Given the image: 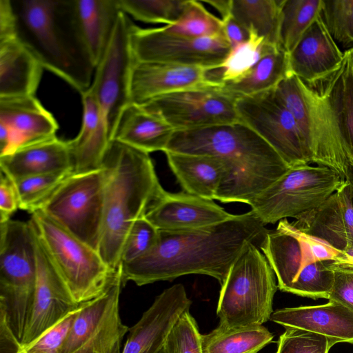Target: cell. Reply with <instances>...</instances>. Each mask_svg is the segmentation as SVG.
<instances>
[{"label":"cell","instance_id":"6da1fadb","mask_svg":"<svg viewBox=\"0 0 353 353\" xmlns=\"http://www.w3.org/2000/svg\"><path fill=\"white\" fill-rule=\"evenodd\" d=\"M265 225L250 210L204 228L159 230L152 249L121 264L123 284L131 281L141 286L195 274L212 276L221 286L245 247L250 243L260 245L268 231Z\"/></svg>","mask_w":353,"mask_h":353},{"label":"cell","instance_id":"7a4b0ae2","mask_svg":"<svg viewBox=\"0 0 353 353\" xmlns=\"http://www.w3.org/2000/svg\"><path fill=\"white\" fill-rule=\"evenodd\" d=\"M166 151L223 160L228 175L216 199L223 203L249 204L290 168L268 142L241 121L174 131Z\"/></svg>","mask_w":353,"mask_h":353},{"label":"cell","instance_id":"3957f363","mask_svg":"<svg viewBox=\"0 0 353 353\" xmlns=\"http://www.w3.org/2000/svg\"><path fill=\"white\" fill-rule=\"evenodd\" d=\"M102 168L105 173L103 223L98 252L113 272L137 220L144 217L165 190L148 153L112 139Z\"/></svg>","mask_w":353,"mask_h":353},{"label":"cell","instance_id":"277c9868","mask_svg":"<svg viewBox=\"0 0 353 353\" xmlns=\"http://www.w3.org/2000/svg\"><path fill=\"white\" fill-rule=\"evenodd\" d=\"M19 39L43 68L80 94L91 85L95 65L76 20L73 0H11Z\"/></svg>","mask_w":353,"mask_h":353},{"label":"cell","instance_id":"5b68a950","mask_svg":"<svg viewBox=\"0 0 353 353\" xmlns=\"http://www.w3.org/2000/svg\"><path fill=\"white\" fill-rule=\"evenodd\" d=\"M37 237L78 305L104 294L122 274L105 263L97 251L67 232L41 210L29 220Z\"/></svg>","mask_w":353,"mask_h":353},{"label":"cell","instance_id":"8992f818","mask_svg":"<svg viewBox=\"0 0 353 353\" xmlns=\"http://www.w3.org/2000/svg\"><path fill=\"white\" fill-rule=\"evenodd\" d=\"M278 288L275 274L256 244H248L221 285L216 307L218 327L233 329L263 325L272 314Z\"/></svg>","mask_w":353,"mask_h":353},{"label":"cell","instance_id":"52a82bcc","mask_svg":"<svg viewBox=\"0 0 353 353\" xmlns=\"http://www.w3.org/2000/svg\"><path fill=\"white\" fill-rule=\"evenodd\" d=\"M37 273L36 235L30 222L0 223V305L20 342L34 299Z\"/></svg>","mask_w":353,"mask_h":353},{"label":"cell","instance_id":"ba28073f","mask_svg":"<svg viewBox=\"0 0 353 353\" xmlns=\"http://www.w3.org/2000/svg\"><path fill=\"white\" fill-rule=\"evenodd\" d=\"M272 267L280 290L313 299L330 296L335 261H315L301 232L287 219L268 230L259 245Z\"/></svg>","mask_w":353,"mask_h":353},{"label":"cell","instance_id":"9c48e42d","mask_svg":"<svg viewBox=\"0 0 353 353\" xmlns=\"http://www.w3.org/2000/svg\"><path fill=\"white\" fill-rule=\"evenodd\" d=\"M344 181L337 171L327 166H295L248 205L264 225L288 217L296 219L321 205Z\"/></svg>","mask_w":353,"mask_h":353},{"label":"cell","instance_id":"30bf717a","mask_svg":"<svg viewBox=\"0 0 353 353\" xmlns=\"http://www.w3.org/2000/svg\"><path fill=\"white\" fill-rule=\"evenodd\" d=\"M103 168L68 175L41 210L67 232L98 252L104 211Z\"/></svg>","mask_w":353,"mask_h":353},{"label":"cell","instance_id":"8fae6325","mask_svg":"<svg viewBox=\"0 0 353 353\" xmlns=\"http://www.w3.org/2000/svg\"><path fill=\"white\" fill-rule=\"evenodd\" d=\"M275 90L292 114L314 163L337 171L345 180L347 155L319 94L293 74Z\"/></svg>","mask_w":353,"mask_h":353},{"label":"cell","instance_id":"7c38bea8","mask_svg":"<svg viewBox=\"0 0 353 353\" xmlns=\"http://www.w3.org/2000/svg\"><path fill=\"white\" fill-rule=\"evenodd\" d=\"M240 121L280 155L290 168L314 163L297 123L275 88L236 99Z\"/></svg>","mask_w":353,"mask_h":353},{"label":"cell","instance_id":"4fadbf2b","mask_svg":"<svg viewBox=\"0 0 353 353\" xmlns=\"http://www.w3.org/2000/svg\"><path fill=\"white\" fill-rule=\"evenodd\" d=\"M130 41L136 61L156 62L217 70L231 50L223 32L204 37L176 36L162 27L134 23Z\"/></svg>","mask_w":353,"mask_h":353},{"label":"cell","instance_id":"5bb4252c","mask_svg":"<svg viewBox=\"0 0 353 353\" xmlns=\"http://www.w3.org/2000/svg\"><path fill=\"white\" fill-rule=\"evenodd\" d=\"M133 25L121 11L90 86L104 112L110 139L121 112L131 103V76L136 62L130 41Z\"/></svg>","mask_w":353,"mask_h":353},{"label":"cell","instance_id":"9a60e30c","mask_svg":"<svg viewBox=\"0 0 353 353\" xmlns=\"http://www.w3.org/2000/svg\"><path fill=\"white\" fill-rule=\"evenodd\" d=\"M124 286L121 274L107 292L83 303L61 353H122L121 343L130 329L119 314Z\"/></svg>","mask_w":353,"mask_h":353},{"label":"cell","instance_id":"2e32d148","mask_svg":"<svg viewBox=\"0 0 353 353\" xmlns=\"http://www.w3.org/2000/svg\"><path fill=\"white\" fill-rule=\"evenodd\" d=\"M235 101L220 90H192L163 95L141 105L179 131L240 122Z\"/></svg>","mask_w":353,"mask_h":353},{"label":"cell","instance_id":"e0dca14e","mask_svg":"<svg viewBox=\"0 0 353 353\" xmlns=\"http://www.w3.org/2000/svg\"><path fill=\"white\" fill-rule=\"evenodd\" d=\"M211 70L156 62L136 61L130 83L131 103L144 104L168 94L192 90H220Z\"/></svg>","mask_w":353,"mask_h":353},{"label":"cell","instance_id":"ac0fdd59","mask_svg":"<svg viewBox=\"0 0 353 353\" xmlns=\"http://www.w3.org/2000/svg\"><path fill=\"white\" fill-rule=\"evenodd\" d=\"M58 128L35 95L0 97V157L54 137Z\"/></svg>","mask_w":353,"mask_h":353},{"label":"cell","instance_id":"d6986e66","mask_svg":"<svg viewBox=\"0 0 353 353\" xmlns=\"http://www.w3.org/2000/svg\"><path fill=\"white\" fill-rule=\"evenodd\" d=\"M36 249L37 273L35 291L20 342L21 347L31 343L80 305L74 302L37 235Z\"/></svg>","mask_w":353,"mask_h":353},{"label":"cell","instance_id":"ffe728a7","mask_svg":"<svg viewBox=\"0 0 353 353\" xmlns=\"http://www.w3.org/2000/svg\"><path fill=\"white\" fill-rule=\"evenodd\" d=\"M191 304L183 284L164 290L129 329L122 353H160L174 324Z\"/></svg>","mask_w":353,"mask_h":353},{"label":"cell","instance_id":"44dd1931","mask_svg":"<svg viewBox=\"0 0 353 353\" xmlns=\"http://www.w3.org/2000/svg\"><path fill=\"white\" fill-rule=\"evenodd\" d=\"M291 223L341 252L353 246V203L348 183L345 181L321 205Z\"/></svg>","mask_w":353,"mask_h":353},{"label":"cell","instance_id":"7402d4cb","mask_svg":"<svg viewBox=\"0 0 353 353\" xmlns=\"http://www.w3.org/2000/svg\"><path fill=\"white\" fill-rule=\"evenodd\" d=\"M232 216L213 200L165 190L144 217L159 230H184L214 225Z\"/></svg>","mask_w":353,"mask_h":353},{"label":"cell","instance_id":"603a6c76","mask_svg":"<svg viewBox=\"0 0 353 353\" xmlns=\"http://www.w3.org/2000/svg\"><path fill=\"white\" fill-rule=\"evenodd\" d=\"M344 53L337 46L322 18L318 15L289 53L292 74L314 86L342 64Z\"/></svg>","mask_w":353,"mask_h":353},{"label":"cell","instance_id":"cb8c5ba5","mask_svg":"<svg viewBox=\"0 0 353 353\" xmlns=\"http://www.w3.org/2000/svg\"><path fill=\"white\" fill-rule=\"evenodd\" d=\"M270 320L284 327L299 328L325 336L334 344L353 343V311L336 301L276 310Z\"/></svg>","mask_w":353,"mask_h":353},{"label":"cell","instance_id":"d4e9b609","mask_svg":"<svg viewBox=\"0 0 353 353\" xmlns=\"http://www.w3.org/2000/svg\"><path fill=\"white\" fill-rule=\"evenodd\" d=\"M81 95V126L78 134L67 141L74 173L101 168L111 141L104 112L94 91L89 87Z\"/></svg>","mask_w":353,"mask_h":353},{"label":"cell","instance_id":"484cf974","mask_svg":"<svg viewBox=\"0 0 353 353\" xmlns=\"http://www.w3.org/2000/svg\"><path fill=\"white\" fill-rule=\"evenodd\" d=\"M0 168L13 181L34 175L74 170L68 142L57 136L1 156Z\"/></svg>","mask_w":353,"mask_h":353},{"label":"cell","instance_id":"4316f807","mask_svg":"<svg viewBox=\"0 0 353 353\" xmlns=\"http://www.w3.org/2000/svg\"><path fill=\"white\" fill-rule=\"evenodd\" d=\"M43 69L18 35L0 39V97L34 95Z\"/></svg>","mask_w":353,"mask_h":353},{"label":"cell","instance_id":"83f0119b","mask_svg":"<svg viewBox=\"0 0 353 353\" xmlns=\"http://www.w3.org/2000/svg\"><path fill=\"white\" fill-rule=\"evenodd\" d=\"M341 66L314 86L325 103L349 159L353 160V67L349 50Z\"/></svg>","mask_w":353,"mask_h":353},{"label":"cell","instance_id":"f1b7e54d","mask_svg":"<svg viewBox=\"0 0 353 353\" xmlns=\"http://www.w3.org/2000/svg\"><path fill=\"white\" fill-rule=\"evenodd\" d=\"M168 163L184 192L214 200L228 175L221 158L166 151Z\"/></svg>","mask_w":353,"mask_h":353},{"label":"cell","instance_id":"f546056e","mask_svg":"<svg viewBox=\"0 0 353 353\" xmlns=\"http://www.w3.org/2000/svg\"><path fill=\"white\" fill-rule=\"evenodd\" d=\"M174 130L141 105L130 103L121 112L112 139L146 153L164 152Z\"/></svg>","mask_w":353,"mask_h":353},{"label":"cell","instance_id":"4dcf8cb0","mask_svg":"<svg viewBox=\"0 0 353 353\" xmlns=\"http://www.w3.org/2000/svg\"><path fill=\"white\" fill-rule=\"evenodd\" d=\"M77 26L95 65L110 41L121 10L118 0H73Z\"/></svg>","mask_w":353,"mask_h":353},{"label":"cell","instance_id":"1f68e13d","mask_svg":"<svg viewBox=\"0 0 353 353\" xmlns=\"http://www.w3.org/2000/svg\"><path fill=\"white\" fill-rule=\"evenodd\" d=\"M291 74L289 54L278 49L263 57L239 81L223 83L220 90L235 99L252 95L275 88Z\"/></svg>","mask_w":353,"mask_h":353},{"label":"cell","instance_id":"d6a6232c","mask_svg":"<svg viewBox=\"0 0 353 353\" xmlns=\"http://www.w3.org/2000/svg\"><path fill=\"white\" fill-rule=\"evenodd\" d=\"M284 0H232L231 14L248 31L272 46H280L281 8Z\"/></svg>","mask_w":353,"mask_h":353},{"label":"cell","instance_id":"836d02e7","mask_svg":"<svg viewBox=\"0 0 353 353\" xmlns=\"http://www.w3.org/2000/svg\"><path fill=\"white\" fill-rule=\"evenodd\" d=\"M274 335L263 325L233 329L216 327L201 334L203 353H258Z\"/></svg>","mask_w":353,"mask_h":353},{"label":"cell","instance_id":"e575fe53","mask_svg":"<svg viewBox=\"0 0 353 353\" xmlns=\"http://www.w3.org/2000/svg\"><path fill=\"white\" fill-rule=\"evenodd\" d=\"M323 0H284L281 8L280 46L288 54L321 14Z\"/></svg>","mask_w":353,"mask_h":353},{"label":"cell","instance_id":"d590c367","mask_svg":"<svg viewBox=\"0 0 353 353\" xmlns=\"http://www.w3.org/2000/svg\"><path fill=\"white\" fill-rule=\"evenodd\" d=\"M249 39L232 48L227 57L219 65L218 78L223 83H231L243 78L265 55L281 49L265 42L252 31Z\"/></svg>","mask_w":353,"mask_h":353},{"label":"cell","instance_id":"8d00e7d4","mask_svg":"<svg viewBox=\"0 0 353 353\" xmlns=\"http://www.w3.org/2000/svg\"><path fill=\"white\" fill-rule=\"evenodd\" d=\"M162 28L176 36L199 38L223 32L222 20L212 14L200 1L187 0L179 18L171 25Z\"/></svg>","mask_w":353,"mask_h":353},{"label":"cell","instance_id":"74e56055","mask_svg":"<svg viewBox=\"0 0 353 353\" xmlns=\"http://www.w3.org/2000/svg\"><path fill=\"white\" fill-rule=\"evenodd\" d=\"M73 172L34 175L14 181L19 209L31 214L41 209L65 178Z\"/></svg>","mask_w":353,"mask_h":353},{"label":"cell","instance_id":"f35d334b","mask_svg":"<svg viewBox=\"0 0 353 353\" xmlns=\"http://www.w3.org/2000/svg\"><path fill=\"white\" fill-rule=\"evenodd\" d=\"M122 12L150 23L173 24L181 16L187 0H118Z\"/></svg>","mask_w":353,"mask_h":353},{"label":"cell","instance_id":"ab89813d","mask_svg":"<svg viewBox=\"0 0 353 353\" xmlns=\"http://www.w3.org/2000/svg\"><path fill=\"white\" fill-rule=\"evenodd\" d=\"M321 16L334 41L353 46V0H323Z\"/></svg>","mask_w":353,"mask_h":353},{"label":"cell","instance_id":"60d3db41","mask_svg":"<svg viewBox=\"0 0 353 353\" xmlns=\"http://www.w3.org/2000/svg\"><path fill=\"white\" fill-rule=\"evenodd\" d=\"M285 328L276 353H328L334 345L325 336L295 327Z\"/></svg>","mask_w":353,"mask_h":353},{"label":"cell","instance_id":"b9f144b4","mask_svg":"<svg viewBox=\"0 0 353 353\" xmlns=\"http://www.w3.org/2000/svg\"><path fill=\"white\" fill-rule=\"evenodd\" d=\"M165 347L168 353H203L201 334L190 310L185 312L176 322Z\"/></svg>","mask_w":353,"mask_h":353},{"label":"cell","instance_id":"7bdbcfd3","mask_svg":"<svg viewBox=\"0 0 353 353\" xmlns=\"http://www.w3.org/2000/svg\"><path fill=\"white\" fill-rule=\"evenodd\" d=\"M159 230L145 217L139 219L131 228L125 239L121 263L133 261L145 255L156 245Z\"/></svg>","mask_w":353,"mask_h":353},{"label":"cell","instance_id":"ee69618b","mask_svg":"<svg viewBox=\"0 0 353 353\" xmlns=\"http://www.w3.org/2000/svg\"><path fill=\"white\" fill-rule=\"evenodd\" d=\"M83 303L17 353H61L65 340Z\"/></svg>","mask_w":353,"mask_h":353},{"label":"cell","instance_id":"f6af8a7d","mask_svg":"<svg viewBox=\"0 0 353 353\" xmlns=\"http://www.w3.org/2000/svg\"><path fill=\"white\" fill-rule=\"evenodd\" d=\"M334 283L328 297L353 311V265L335 261Z\"/></svg>","mask_w":353,"mask_h":353},{"label":"cell","instance_id":"bcb514c9","mask_svg":"<svg viewBox=\"0 0 353 353\" xmlns=\"http://www.w3.org/2000/svg\"><path fill=\"white\" fill-rule=\"evenodd\" d=\"M19 208V200L14 181L1 171L0 223L10 219Z\"/></svg>","mask_w":353,"mask_h":353},{"label":"cell","instance_id":"7dc6e473","mask_svg":"<svg viewBox=\"0 0 353 353\" xmlns=\"http://www.w3.org/2000/svg\"><path fill=\"white\" fill-rule=\"evenodd\" d=\"M21 343L12 332L5 307L0 305V353H17Z\"/></svg>","mask_w":353,"mask_h":353},{"label":"cell","instance_id":"c3c4849f","mask_svg":"<svg viewBox=\"0 0 353 353\" xmlns=\"http://www.w3.org/2000/svg\"><path fill=\"white\" fill-rule=\"evenodd\" d=\"M223 32L231 49L246 41L250 37V32L239 23L230 14L221 19Z\"/></svg>","mask_w":353,"mask_h":353},{"label":"cell","instance_id":"681fc988","mask_svg":"<svg viewBox=\"0 0 353 353\" xmlns=\"http://www.w3.org/2000/svg\"><path fill=\"white\" fill-rule=\"evenodd\" d=\"M17 35V19L11 0H0V39Z\"/></svg>","mask_w":353,"mask_h":353},{"label":"cell","instance_id":"f907efd6","mask_svg":"<svg viewBox=\"0 0 353 353\" xmlns=\"http://www.w3.org/2000/svg\"><path fill=\"white\" fill-rule=\"evenodd\" d=\"M202 2L208 3L217 10L222 19L231 14L232 0H206Z\"/></svg>","mask_w":353,"mask_h":353},{"label":"cell","instance_id":"816d5d0a","mask_svg":"<svg viewBox=\"0 0 353 353\" xmlns=\"http://www.w3.org/2000/svg\"><path fill=\"white\" fill-rule=\"evenodd\" d=\"M345 181L350 185L353 203V160L349 159L345 168Z\"/></svg>","mask_w":353,"mask_h":353},{"label":"cell","instance_id":"f5cc1de1","mask_svg":"<svg viewBox=\"0 0 353 353\" xmlns=\"http://www.w3.org/2000/svg\"><path fill=\"white\" fill-rule=\"evenodd\" d=\"M343 252L348 258L350 263L353 265V246L348 247Z\"/></svg>","mask_w":353,"mask_h":353},{"label":"cell","instance_id":"db71d44e","mask_svg":"<svg viewBox=\"0 0 353 353\" xmlns=\"http://www.w3.org/2000/svg\"><path fill=\"white\" fill-rule=\"evenodd\" d=\"M347 50H349V52H350L351 61H352V67H353V47L351 48H349Z\"/></svg>","mask_w":353,"mask_h":353},{"label":"cell","instance_id":"11a10c76","mask_svg":"<svg viewBox=\"0 0 353 353\" xmlns=\"http://www.w3.org/2000/svg\"><path fill=\"white\" fill-rule=\"evenodd\" d=\"M160 353H168L165 345Z\"/></svg>","mask_w":353,"mask_h":353},{"label":"cell","instance_id":"9f6ffc18","mask_svg":"<svg viewBox=\"0 0 353 353\" xmlns=\"http://www.w3.org/2000/svg\"><path fill=\"white\" fill-rule=\"evenodd\" d=\"M352 47H353V46H352Z\"/></svg>","mask_w":353,"mask_h":353}]
</instances>
